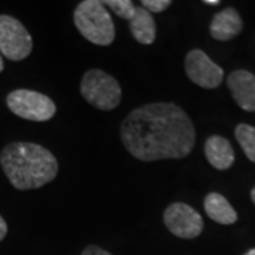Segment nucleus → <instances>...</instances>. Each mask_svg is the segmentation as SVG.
I'll list each match as a JSON object with an SVG mask.
<instances>
[{
    "instance_id": "f3484780",
    "label": "nucleus",
    "mask_w": 255,
    "mask_h": 255,
    "mask_svg": "<svg viewBox=\"0 0 255 255\" xmlns=\"http://www.w3.org/2000/svg\"><path fill=\"white\" fill-rule=\"evenodd\" d=\"M6 234H7V224H6L4 219L0 216V241L6 237Z\"/></svg>"
},
{
    "instance_id": "20e7f679",
    "label": "nucleus",
    "mask_w": 255,
    "mask_h": 255,
    "mask_svg": "<svg viewBox=\"0 0 255 255\" xmlns=\"http://www.w3.org/2000/svg\"><path fill=\"white\" fill-rule=\"evenodd\" d=\"M80 91L84 100L101 111L115 110L122 100V90L117 78L97 68L82 75Z\"/></svg>"
},
{
    "instance_id": "423d86ee",
    "label": "nucleus",
    "mask_w": 255,
    "mask_h": 255,
    "mask_svg": "<svg viewBox=\"0 0 255 255\" xmlns=\"http://www.w3.org/2000/svg\"><path fill=\"white\" fill-rule=\"evenodd\" d=\"M117 16L129 21V28L137 43L149 46L156 38V23L152 13L143 7L133 6L132 0H107L102 1Z\"/></svg>"
},
{
    "instance_id": "f8f14e48",
    "label": "nucleus",
    "mask_w": 255,
    "mask_h": 255,
    "mask_svg": "<svg viewBox=\"0 0 255 255\" xmlns=\"http://www.w3.org/2000/svg\"><path fill=\"white\" fill-rule=\"evenodd\" d=\"M204 153L209 163L217 170H227L234 163V149L230 140L220 135H213L206 140Z\"/></svg>"
},
{
    "instance_id": "6ab92c4d",
    "label": "nucleus",
    "mask_w": 255,
    "mask_h": 255,
    "mask_svg": "<svg viewBox=\"0 0 255 255\" xmlns=\"http://www.w3.org/2000/svg\"><path fill=\"white\" fill-rule=\"evenodd\" d=\"M3 68H4V63H3V57L0 54V73L3 71Z\"/></svg>"
},
{
    "instance_id": "412c9836",
    "label": "nucleus",
    "mask_w": 255,
    "mask_h": 255,
    "mask_svg": "<svg viewBox=\"0 0 255 255\" xmlns=\"http://www.w3.org/2000/svg\"><path fill=\"white\" fill-rule=\"evenodd\" d=\"M244 255H255V248H251L250 251H247Z\"/></svg>"
},
{
    "instance_id": "39448f33",
    "label": "nucleus",
    "mask_w": 255,
    "mask_h": 255,
    "mask_svg": "<svg viewBox=\"0 0 255 255\" xmlns=\"http://www.w3.org/2000/svg\"><path fill=\"white\" fill-rule=\"evenodd\" d=\"M9 110L20 118L33 122L50 121L57 112L54 101L44 94L31 90H14L7 95Z\"/></svg>"
},
{
    "instance_id": "4468645a",
    "label": "nucleus",
    "mask_w": 255,
    "mask_h": 255,
    "mask_svg": "<svg viewBox=\"0 0 255 255\" xmlns=\"http://www.w3.org/2000/svg\"><path fill=\"white\" fill-rule=\"evenodd\" d=\"M234 133L247 157L255 163V128L248 124H240Z\"/></svg>"
},
{
    "instance_id": "6e6552de",
    "label": "nucleus",
    "mask_w": 255,
    "mask_h": 255,
    "mask_svg": "<svg viewBox=\"0 0 255 255\" xmlns=\"http://www.w3.org/2000/svg\"><path fill=\"white\" fill-rule=\"evenodd\" d=\"M164 226L167 230L183 240L199 237L204 228V221L200 213L186 203H172L163 213Z\"/></svg>"
},
{
    "instance_id": "aec40b11",
    "label": "nucleus",
    "mask_w": 255,
    "mask_h": 255,
    "mask_svg": "<svg viewBox=\"0 0 255 255\" xmlns=\"http://www.w3.org/2000/svg\"><path fill=\"white\" fill-rule=\"evenodd\" d=\"M251 200H253V203L255 204V187L251 190Z\"/></svg>"
},
{
    "instance_id": "9b49d317",
    "label": "nucleus",
    "mask_w": 255,
    "mask_h": 255,
    "mask_svg": "<svg viewBox=\"0 0 255 255\" xmlns=\"http://www.w3.org/2000/svg\"><path fill=\"white\" fill-rule=\"evenodd\" d=\"M244 28L243 18L234 7H227L217 13L210 23V34L214 40L228 41L237 37Z\"/></svg>"
},
{
    "instance_id": "1a4fd4ad",
    "label": "nucleus",
    "mask_w": 255,
    "mask_h": 255,
    "mask_svg": "<svg viewBox=\"0 0 255 255\" xmlns=\"http://www.w3.org/2000/svg\"><path fill=\"white\" fill-rule=\"evenodd\" d=\"M184 70L191 82L206 90L217 88L224 78V70L199 48L186 55Z\"/></svg>"
},
{
    "instance_id": "2eb2a0df",
    "label": "nucleus",
    "mask_w": 255,
    "mask_h": 255,
    "mask_svg": "<svg viewBox=\"0 0 255 255\" xmlns=\"http://www.w3.org/2000/svg\"><path fill=\"white\" fill-rule=\"evenodd\" d=\"M172 6V0H142V7L149 13H162Z\"/></svg>"
},
{
    "instance_id": "f03ea898",
    "label": "nucleus",
    "mask_w": 255,
    "mask_h": 255,
    "mask_svg": "<svg viewBox=\"0 0 255 255\" xmlns=\"http://www.w3.org/2000/svg\"><path fill=\"white\" fill-rule=\"evenodd\" d=\"M0 164L11 186L33 190L51 183L58 174V162L44 146L33 142H13L0 153Z\"/></svg>"
},
{
    "instance_id": "0eeeda50",
    "label": "nucleus",
    "mask_w": 255,
    "mask_h": 255,
    "mask_svg": "<svg viewBox=\"0 0 255 255\" xmlns=\"http://www.w3.org/2000/svg\"><path fill=\"white\" fill-rule=\"evenodd\" d=\"M33 51V38L16 17L0 14V53L7 60L21 61Z\"/></svg>"
},
{
    "instance_id": "9d476101",
    "label": "nucleus",
    "mask_w": 255,
    "mask_h": 255,
    "mask_svg": "<svg viewBox=\"0 0 255 255\" xmlns=\"http://www.w3.org/2000/svg\"><path fill=\"white\" fill-rule=\"evenodd\" d=\"M227 87L241 110L255 112V75L247 70H236L228 75Z\"/></svg>"
},
{
    "instance_id": "dca6fc26",
    "label": "nucleus",
    "mask_w": 255,
    "mask_h": 255,
    "mask_svg": "<svg viewBox=\"0 0 255 255\" xmlns=\"http://www.w3.org/2000/svg\"><path fill=\"white\" fill-rule=\"evenodd\" d=\"M81 255H112L108 251H105L104 248H101L98 246H88L84 251H82Z\"/></svg>"
},
{
    "instance_id": "ddd939ff",
    "label": "nucleus",
    "mask_w": 255,
    "mask_h": 255,
    "mask_svg": "<svg viewBox=\"0 0 255 255\" xmlns=\"http://www.w3.org/2000/svg\"><path fill=\"white\" fill-rule=\"evenodd\" d=\"M204 210L210 219L223 226L237 223L238 214L230 201L220 193H210L204 199Z\"/></svg>"
},
{
    "instance_id": "f257e3e1",
    "label": "nucleus",
    "mask_w": 255,
    "mask_h": 255,
    "mask_svg": "<svg viewBox=\"0 0 255 255\" xmlns=\"http://www.w3.org/2000/svg\"><path fill=\"white\" fill-rule=\"evenodd\" d=\"M121 139L128 152L142 162L183 159L196 145V129L179 105L155 102L128 114Z\"/></svg>"
},
{
    "instance_id": "a211bd4d",
    "label": "nucleus",
    "mask_w": 255,
    "mask_h": 255,
    "mask_svg": "<svg viewBox=\"0 0 255 255\" xmlns=\"http://www.w3.org/2000/svg\"><path fill=\"white\" fill-rule=\"evenodd\" d=\"M203 3H206V4H211V6H214V4H220V0H204Z\"/></svg>"
},
{
    "instance_id": "7ed1b4c3",
    "label": "nucleus",
    "mask_w": 255,
    "mask_h": 255,
    "mask_svg": "<svg viewBox=\"0 0 255 255\" xmlns=\"http://www.w3.org/2000/svg\"><path fill=\"white\" fill-rule=\"evenodd\" d=\"M74 24L81 36L97 46H111L115 40V24L102 1L84 0L74 11Z\"/></svg>"
}]
</instances>
